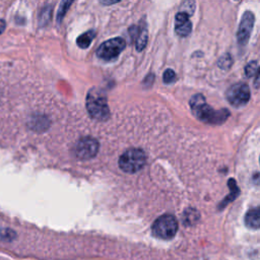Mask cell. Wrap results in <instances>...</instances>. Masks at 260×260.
<instances>
[{"mask_svg": "<svg viewBox=\"0 0 260 260\" xmlns=\"http://www.w3.org/2000/svg\"><path fill=\"white\" fill-rule=\"evenodd\" d=\"M194 10H195V2H194V0H186L182 4L180 11H183V12L187 13L189 16H191L194 13Z\"/></svg>", "mask_w": 260, "mask_h": 260, "instance_id": "ac0fdd59", "label": "cell"}, {"mask_svg": "<svg viewBox=\"0 0 260 260\" xmlns=\"http://www.w3.org/2000/svg\"><path fill=\"white\" fill-rule=\"evenodd\" d=\"M52 12H53V8L51 5H47L42 9V11L39 14V25L40 26H45L49 23V21L52 18Z\"/></svg>", "mask_w": 260, "mask_h": 260, "instance_id": "9a60e30c", "label": "cell"}, {"mask_svg": "<svg viewBox=\"0 0 260 260\" xmlns=\"http://www.w3.org/2000/svg\"><path fill=\"white\" fill-rule=\"evenodd\" d=\"M245 224L249 229H260V206L248 210L245 215Z\"/></svg>", "mask_w": 260, "mask_h": 260, "instance_id": "8fae6325", "label": "cell"}, {"mask_svg": "<svg viewBox=\"0 0 260 260\" xmlns=\"http://www.w3.org/2000/svg\"><path fill=\"white\" fill-rule=\"evenodd\" d=\"M176 79H177V75L173 69L168 68L165 70L164 75H162V80L165 83H167V84L173 83L176 81Z\"/></svg>", "mask_w": 260, "mask_h": 260, "instance_id": "d6986e66", "label": "cell"}, {"mask_svg": "<svg viewBox=\"0 0 260 260\" xmlns=\"http://www.w3.org/2000/svg\"><path fill=\"white\" fill-rule=\"evenodd\" d=\"M94 37H95V31L93 29H89V30L81 34L76 39V45L80 49H87L90 46Z\"/></svg>", "mask_w": 260, "mask_h": 260, "instance_id": "7c38bea8", "label": "cell"}, {"mask_svg": "<svg viewBox=\"0 0 260 260\" xmlns=\"http://www.w3.org/2000/svg\"><path fill=\"white\" fill-rule=\"evenodd\" d=\"M153 81H154V74H153V73H149V74H147L146 77L144 78L143 84H144L146 87H149V86L152 85Z\"/></svg>", "mask_w": 260, "mask_h": 260, "instance_id": "44dd1931", "label": "cell"}, {"mask_svg": "<svg viewBox=\"0 0 260 260\" xmlns=\"http://www.w3.org/2000/svg\"><path fill=\"white\" fill-rule=\"evenodd\" d=\"M229 187H230V190H231V194L229 196H226L224 198V200L220 203V208H223L226 204H229L230 202H232L234 199H236V197L239 195V188L235 182L234 179H230L229 180Z\"/></svg>", "mask_w": 260, "mask_h": 260, "instance_id": "5bb4252c", "label": "cell"}, {"mask_svg": "<svg viewBox=\"0 0 260 260\" xmlns=\"http://www.w3.org/2000/svg\"><path fill=\"white\" fill-rule=\"evenodd\" d=\"M255 23L254 13L250 10H247L243 13L241 18L239 28L237 31V40L240 46H246L250 40L251 32L253 30Z\"/></svg>", "mask_w": 260, "mask_h": 260, "instance_id": "ba28073f", "label": "cell"}, {"mask_svg": "<svg viewBox=\"0 0 260 260\" xmlns=\"http://www.w3.org/2000/svg\"><path fill=\"white\" fill-rule=\"evenodd\" d=\"M236 1H238V0H236Z\"/></svg>", "mask_w": 260, "mask_h": 260, "instance_id": "cb8c5ba5", "label": "cell"}, {"mask_svg": "<svg viewBox=\"0 0 260 260\" xmlns=\"http://www.w3.org/2000/svg\"><path fill=\"white\" fill-rule=\"evenodd\" d=\"M198 217V213L196 210H193V209H189V210H186L185 211V214H184V222H191V218H193L195 221H196V218Z\"/></svg>", "mask_w": 260, "mask_h": 260, "instance_id": "ffe728a7", "label": "cell"}, {"mask_svg": "<svg viewBox=\"0 0 260 260\" xmlns=\"http://www.w3.org/2000/svg\"><path fill=\"white\" fill-rule=\"evenodd\" d=\"M233 57L231 54L225 53L219 57L217 61V66L222 70H229L233 66Z\"/></svg>", "mask_w": 260, "mask_h": 260, "instance_id": "2e32d148", "label": "cell"}, {"mask_svg": "<svg viewBox=\"0 0 260 260\" xmlns=\"http://www.w3.org/2000/svg\"><path fill=\"white\" fill-rule=\"evenodd\" d=\"M126 47V42L123 38H113L110 40H107L102 45L99 46L96 49V56L98 58L110 62L116 60L119 55L123 52V50Z\"/></svg>", "mask_w": 260, "mask_h": 260, "instance_id": "277c9868", "label": "cell"}, {"mask_svg": "<svg viewBox=\"0 0 260 260\" xmlns=\"http://www.w3.org/2000/svg\"><path fill=\"white\" fill-rule=\"evenodd\" d=\"M99 142L92 137H83L78 140L74 146V153L80 159H89L96 155L99 151Z\"/></svg>", "mask_w": 260, "mask_h": 260, "instance_id": "52a82bcc", "label": "cell"}, {"mask_svg": "<svg viewBox=\"0 0 260 260\" xmlns=\"http://www.w3.org/2000/svg\"><path fill=\"white\" fill-rule=\"evenodd\" d=\"M86 109L91 118L98 121H106L110 117L107 95L105 91L98 87H92L86 94Z\"/></svg>", "mask_w": 260, "mask_h": 260, "instance_id": "7a4b0ae2", "label": "cell"}, {"mask_svg": "<svg viewBox=\"0 0 260 260\" xmlns=\"http://www.w3.org/2000/svg\"><path fill=\"white\" fill-rule=\"evenodd\" d=\"M228 102L237 108L243 107L250 101V87L245 82H238L231 85L225 93Z\"/></svg>", "mask_w": 260, "mask_h": 260, "instance_id": "8992f818", "label": "cell"}, {"mask_svg": "<svg viewBox=\"0 0 260 260\" xmlns=\"http://www.w3.org/2000/svg\"><path fill=\"white\" fill-rule=\"evenodd\" d=\"M129 36L135 43V48L138 52H141L147 45L148 29L145 19H141L138 24H133L129 27Z\"/></svg>", "mask_w": 260, "mask_h": 260, "instance_id": "9c48e42d", "label": "cell"}, {"mask_svg": "<svg viewBox=\"0 0 260 260\" xmlns=\"http://www.w3.org/2000/svg\"><path fill=\"white\" fill-rule=\"evenodd\" d=\"M260 68L258 66L257 61H250L246 66H245V74L247 77H254L258 74Z\"/></svg>", "mask_w": 260, "mask_h": 260, "instance_id": "e0dca14e", "label": "cell"}, {"mask_svg": "<svg viewBox=\"0 0 260 260\" xmlns=\"http://www.w3.org/2000/svg\"><path fill=\"white\" fill-rule=\"evenodd\" d=\"M101 4L103 5H106V6H109V5H113V4H116L118 2H120L121 0H99Z\"/></svg>", "mask_w": 260, "mask_h": 260, "instance_id": "7402d4cb", "label": "cell"}, {"mask_svg": "<svg viewBox=\"0 0 260 260\" xmlns=\"http://www.w3.org/2000/svg\"><path fill=\"white\" fill-rule=\"evenodd\" d=\"M146 161V155L140 148H130L119 158V167L125 173L133 174L140 171Z\"/></svg>", "mask_w": 260, "mask_h": 260, "instance_id": "3957f363", "label": "cell"}, {"mask_svg": "<svg viewBox=\"0 0 260 260\" xmlns=\"http://www.w3.org/2000/svg\"><path fill=\"white\" fill-rule=\"evenodd\" d=\"M193 115L200 121L218 125L223 123L230 116V112L226 109L214 110L205 101V98L201 93L194 94L189 102Z\"/></svg>", "mask_w": 260, "mask_h": 260, "instance_id": "6da1fadb", "label": "cell"}, {"mask_svg": "<svg viewBox=\"0 0 260 260\" xmlns=\"http://www.w3.org/2000/svg\"><path fill=\"white\" fill-rule=\"evenodd\" d=\"M178 226V220L174 215L164 214L156 218L153 222L152 232L155 237L169 240L176 235Z\"/></svg>", "mask_w": 260, "mask_h": 260, "instance_id": "5b68a950", "label": "cell"}, {"mask_svg": "<svg viewBox=\"0 0 260 260\" xmlns=\"http://www.w3.org/2000/svg\"><path fill=\"white\" fill-rule=\"evenodd\" d=\"M74 1L75 0H61V3L59 5L58 11H57V16H56V21L58 24H61L64 16L66 15L67 11L69 10V8L71 7V5L73 4Z\"/></svg>", "mask_w": 260, "mask_h": 260, "instance_id": "4fadbf2b", "label": "cell"}, {"mask_svg": "<svg viewBox=\"0 0 260 260\" xmlns=\"http://www.w3.org/2000/svg\"><path fill=\"white\" fill-rule=\"evenodd\" d=\"M5 28H6V22H5L4 19H1V18H0V35H1L2 32H4Z\"/></svg>", "mask_w": 260, "mask_h": 260, "instance_id": "603a6c76", "label": "cell"}, {"mask_svg": "<svg viewBox=\"0 0 260 260\" xmlns=\"http://www.w3.org/2000/svg\"><path fill=\"white\" fill-rule=\"evenodd\" d=\"M192 30V22L189 15L183 11H179L175 16V31L181 37L185 38L190 35Z\"/></svg>", "mask_w": 260, "mask_h": 260, "instance_id": "30bf717a", "label": "cell"}]
</instances>
